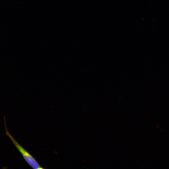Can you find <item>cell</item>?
Instances as JSON below:
<instances>
[{"mask_svg": "<svg viewBox=\"0 0 169 169\" xmlns=\"http://www.w3.org/2000/svg\"><path fill=\"white\" fill-rule=\"evenodd\" d=\"M4 123L6 135L10 138L15 146L21 153L24 160L28 164L34 169H44L39 165L36 159L17 142L9 132L7 127L5 117H4Z\"/></svg>", "mask_w": 169, "mask_h": 169, "instance_id": "1", "label": "cell"}]
</instances>
